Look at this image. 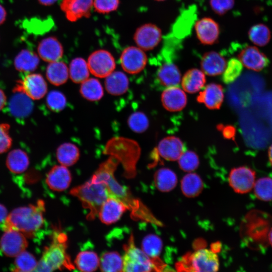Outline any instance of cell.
Instances as JSON below:
<instances>
[{"label": "cell", "mask_w": 272, "mask_h": 272, "mask_svg": "<svg viewBox=\"0 0 272 272\" xmlns=\"http://www.w3.org/2000/svg\"><path fill=\"white\" fill-rule=\"evenodd\" d=\"M119 163L116 158L110 156L100 165L93 176L106 184L109 197L121 201L130 212L133 219L154 221L151 212L141 201L134 197L127 187L121 185L115 179L114 172Z\"/></svg>", "instance_id": "6da1fadb"}, {"label": "cell", "mask_w": 272, "mask_h": 272, "mask_svg": "<svg viewBox=\"0 0 272 272\" xmlns=\"http://www.w3.org/2000/svg\"><path fill=\"white\" fill-rule=\"evenodd\" d=\"M44 211L45 203L42 200H38L36 205L15 209L8 215L2 228L4 231L17 230L26 237L31 238L44 223Z\"/></svg>", "instance_id": "7a4b0ae2"}, {"label": "cell", "mask_w": 272, "mask_h": 272, "mask_svg": "<svg viewBox=\"0 0 272 272\" xmlns=\"http://www.w3.org/2000/svg\"><path fill=\"white\" fill-rule=\"evenodd\" d=\"M67 240L64 232L56 229L53 232L51 242L44 248L35 271L74 270L75 266L67 252Z\"/></svg>", "instance_id": "3957f363"}, {"label": "cell", "mask_w": 272, "mask_h": 272, "mask_svg": "<svg viewBox=\"0 0 272 272\" xmlns=\"http://www.w3.org/2000/svg\"><path fill=\"white\" fill-rule=\"evenodd\" d=\"M242 228L244 240L250 248L261 250L269 246L272 216L268 213L259 210L250 211L244 219Z\"/></svg>", "instance_id": "277c9868"}, {"label": "cell", "mask_w": 272, "mask_h": 272, "mask_svg": "<svg viewBox=\"0 0 272 272\" xmlns=\"http://www.w3.org/2000/svg\"><path fill=\"white\" fill-rule=\"evenodd\" d=\"M141 148L135 141L122 138H114L108 141L105 148V154L116 158L121 163L123 176L132 179L137 175V164L141 155Z\"/></svg>", "instance_id": "5b68a950"}, {"label": "cell", "mask_w": 272, "mask_h": 272, "mask_svg": "<svg viewBox=\"0 0 272 272\" xmlns=\"http://www.w3.org/2000/svg\"><path fill=\"white\" fill-rule=\"evenodd\" d=\"M70 193L77 197L84 208L88 210V220H93L98 216L104 202L109 197L106 184L93 176L85 183L73 188Z\"/></svg>", "instance_id": "8992f818"}, {"label": "cell", "mask_w": 272, "mask_h": 272, "mask_svg": "<svg viewBox=\"0 0 272 272\" xmlns=\"http://www.w3.org/2000/svg\"><path fill=\"white\" fill-rule=\"evenodd\" d=\"M123 249L122 271H161L165 267V264L160 259H152L135 246L133 234H130Z\"/></svg>", "instance_id": "52a82bcc"}, {"label": "cell", "mask_w": 272, "mask_h": 272, "mask_svg": "<svg viewBox=\"0 0 272 272\" xmlns=\"http://www.w3.org/2000/svg\"><path fill=\"white\" fill-rule=\"evenodd\" d=\"M217 254L212 250L200 248L186 253L176 264L178 271H217L219 268Z\"/></svg>", "instance_id": "ba28073f"}, {"label": "cell", "mask_w": 272, "mask_h": 272, "mask_svg": "<svg viewBox=\"0 0 272 272\" xmlns=\"http://www.w3.org/2000/svg\"><path fill=\"white\" fill-rule=\"evenodd\" d=\"M13 92L23 93L32 100H39L47 93V85L41 74L30 73L17 81Z\"/></svg>", "instance_id": "9c48e42d"}, {"label": "cell", "mask_w": 272, "mask_h": 272, "mask_svg": "<svg viewBox=\"0 0 272 272\" xmlns=\"http://www.w3.org/2000/svg\"><path fill=\"white\" fill-rule=\"evenodd\" d=\"M90 72L98 78H106L115 68V61L112 54L104 49L93 51L87 61Z\"/></svg>", "instance_id": "30bf717a"}, {"label": "cell", "mask_w": 272, "mask_h": 272, "mask_svg": "<svg viewBox=\"0 0 272 272\" xmlns=\"http://www.w3.org/2000/svg\"><path fill=\"white\" fill-rule=\"evenodd\" d=\"M229 183L233 190L245 194L253 189L256 179L255 171L247 166L233 168L229 175Z\"/></svg>", "instance_id": "8fae6325"}, {"label": "cell", "mask_w": 272, "mask_h": 272, "mask_svg": "<svg viewBox=\"0 0 272 272\" xmlns=\"http://www.w3.org/2000/svg\"><path fill=\"white\" fill-rule=\"evenodd\" d=\"M162 38L161 29L152 23L140 26L133 35V40L137 46L144 51L154 49L160 43Z\"/></svg>", "instance_id": "7c38bea8"}, {"label": "cell", "mask_w": 272, "mask_h": 272, "mask_svg": "<svg viewBox=\"0 0 272 272\" xmlns=\"http://www.w3.org/2000/svg\"><path fill=\"white\" fill-rule=\"evenodd\" d=\"M120 62L122 69L130 74H137L145 67L147 63V56L138 46H128L122 51Z\"/></svg>", "instance_id": "4fadbf2b"}, {"label": "cell", "mask_w": 272, "mask_h": 272, "mask_svg": "<svg viewBox=\"0 0 272 272\" xmlns=\"http://www.w3.org/2000/svg\"><path fill=\"white\" fill-rule=\"evenodd\" d=\"M4 232L0 240V249L6 256L15 257L26 250L28 243L22 233L15 230Z\"/></svg>", "instance_id": "5bb4252c"}, {"label": "cell", "mask_w": 272, "mask_h": 272, "mask_svg": "<svg viewBox=\"0 0 272 272\" xmlns=\"http://www.w3.org/2000/svg\"><path fill=\"white\" fill-rule=\"evenodd\" d=\"M237 56L243 66L256 72L262 71L269 62L266 55L255 46H245Z\"/></svg>", "instance_id": "9a60e30c"}, {"label": "cell", "mask_w": 272, "mask_h": 272, "mask_svg": "<svg viewBox=\"0 0 272 272\" xmlns=\"http://www.w3.org/2000/svg\"><path fill=\"white\" fill-rule=\"evenodd\" d=\"M198 40L205 45H212L218 42L220 29L218 23L210 17L198 20L194 26Z\"/></svg>", "instance_id": "2e32d148"}, {"label": "cell", "mask_w": 272, "mask_h": 272, "mask_svg": "<svg viewBox=\"0 0 272 272\" xmlns=\"http://www.w3.org/2000/svg\"><path fill=\"white\" fill-rule=\"evenodd\" d=\"M93 2V0H62L60 6L66 19L74 22L90 16Z\"/></svg>", "instance_id": "e0dca14e"}, {"label": "cell", "mask_w": 272, "mask_h": 272, "mask_svg": "<svg viewBox=\"0 0 272 272\" xmlns=\"http://www.w3.org/2000/svg\"><path fill=\"white\" fill-rule=\"evenodd\" d=\"M72 175L67 167L55 165L47 173L45 182L48 187L54 191H63L70 185Z\"/></svg>", "instance_id": "ac0fdd59"}, {"label": "cell", "mask_w": 272, "mask_h": 272, "mask_svg": "<svg viewBox=\"0 0 272 272\" xmlns=\"http://www.w3.org/2000/svg\"><path fill=\"white\" fill-rule=\"evenodd\" d=\"M37 49L39 57L48 62L59 60L63 54V46L54 36H49L41 40Z\"/></svg>", "instance_id": "d6986e66"}, {"label": "cell", "mask_w": 272, "mask_h": 272, "mask_svg": "<svg viewBox=\"0 0 272 272\" xmlns=\"http://www.w3.org/2000/svg\"><path fill=\"white\" fill-rule=\"evenodd\" d=\"M126 210V207L121 201L109 197L102 204L98 216L102 223L110 225L117 222Z\"/></svg>", "instance_id": "ffe728a7"}, {"label": "cell", "mask_w": 272, "mask_h": 272, "mask_svg": "<svg viewBox=\"0 0 272 272\" xmlns=\"http://www.w3.org/2000/svg\"><path fill=\"white\" fill-rule=\"evenodd\" d=\"M161 102L163 107L169 111L176 112L182 110L186 105L187 97L180 88L169 87L162 93Z\"/></svg>", "instance_id": "44dd1931"}, {"label": "cell", "mask_w": 272, "mask_h": 272, "mask_svg": "<svg viewBox=\"0 0 272 272\" xmlns=\"http://www.w3.org/2000/svg\"><path fill=\"white\" fill-rule=\"evenodd\" d=\"M183 150V144L180 139L170 136L164 138L159 142L156 153L166 160L173 161L178 160Z\"/></svg>", "instance_id": "7402d4cb"}, {"label": "cell", "mask_w": 272, "mask_h": 272, "mask_svg": "<svg viewBox=\"0 0 272 272\" xmlns=\"http://www.w3.org/2000/svg\"><path fill=\"white\" fill-rule=\"evenodd\" d=\"M197 101L210 109H219L224 100L222 87L216 83L208 85L197 97Z\"/></svg>", "instance_id": "603a6c76"}, {"label": "cell", "mask_w": 272, "mask_h": 272, "mask_svg": "<svg viewBox=\"0 0 272 272\" xmlns=\"http://www.w3.org/2000/svg\"><path fill=\"white\" fill-rule=\"evenodd\" d=\"M227 63L221 54L215 51H210L202 55L200 66L202 71L206 75L215 76L223 74Z\"/></svg>", "instance_id": "cb8c5ba5"}, {"label": "cell", "mask_w": 272, "mask_h": 272, "mask_svg": "<svg viewBox=\"0 0 272 272\" xmlns=\"http://www.w3.org/2000/svg\"><path fill=\"white\" fill-rule=\"evenodd\" d=\"M10 98L9 108L12 115L17 118H25L31 114L33 108L32 99L23 93L14 92Z\"/></svg>", "instance_id": "d4e9b609"}, {"label": "cell", "mask_w": 272, "mask_h": 272, "mask_svg": "<svg viewBox=\"0 0 272 272\" xmlns=\"http://www.w3.org/2000/svg\"><path fill=\"white\" fill-rule=\"evenodd\" d=\"M39 61V57L35 52L24 49L16 56L14 64L16 70L19 72L31 73L37 68Z\"/></svg>", "instance_id": "484cf974"}, {"label": "cell", "mask_w": 272, "mask_h": 272, "mask_svg": "<svg viewBox=\"0 0 272 272\" xmlns=\"http://www.w3.org/2000/svg\"><path fill=\"white\" fill-rule=\"evenodd\" d=\"M105 78V88L110 94L120 95L124 94L128 90L129 81L123 72L113 71Z\"/></svg>", "instance_id": "4316f807"}, {"label": "cell", "mask_w": 272, "mask_h": 272, "mask_svg": "<svg viewBox=\"0 0 272 272\" xmlns=\"http://www.w3.org/2000/svg\"><path fill=\"white\" fill-rule=\"evenodd\" d=\"M157 78L164 86H175L180 82L181 73L176 65L171 61H167L158 69Z\"/></svg>", "instance_id": "83f0119b"}, {"label": "cell", "mask_w": 272, "mask_h": 272, "mask_svg": "<svg viewBox=\"0 0 272 272\" xmlns=\"http://www.w3.org/2000/svg\"><path fill=\"white\" fill-rule=\"evenodd\" d=\"M206 79L205 73L197 69L188 70L181 81L183 90L188 93H194L200 90L205 85Z\"/></svg>", "instance_id": "f1b7e54d"}, {"label": "cell", "mask_w": 272, "mask_h": 272, "mask_svg": "<svg viewBox=\"0 0 272 272\" xmlns=\"http://www.w3.org/2000/svg\"><path fill=\"white\" fill-rule=\"evenodd\" d=\"M6 163L7 168L11 172L20 174L28 168L29 159L27 154L23 150L14 149L9 153Z\"/></svg>", "instance_id": "f546056e"}, {"label": "cell", "mask_w": 272, "mask_h": 272, "mask_svg": "<svg viewBox=\"0 0 272 272\" xmlns=\"http://www.w3.org/2000/svg\"><path fill=\"white\" fill-rule=\"evenodd\" d=\"M69 76V69L63 61L59 60L51 62L47 66L46 78L53 85L60 86L64 84Z\"/></svg>", "instance_id": "4dcf8cb0"}, {"label": "cell", "mask_w": 272, "mask_h": 272, "mask_svg": "<svg viewBox=\"0 0 272 272\" xmlns=\"http://www.w3.org/2000/svg\"><path fill=\"white\" fill-rule=\"evenodd\" d=\"M154 183L156 188L162 192H169L173 189L177 183V177L172 170L161 168L155 173Z\"/></svg>", "instance_id": "1f68e13d"}, {"label": "cell", "mask_w": 272, "mask_h": 272, "mask_svg": "<svg viewBox=\"0 0 272 272\" xmlns=\"http://www.w3.org/2000/svg\"><path fill=\"white\" fill-rule=\"evenodd\" d=\"M56 156L60 165L66 167L71 166L79 160L80 156V150L75 144L65 143L57 148Z\"/></svg>", "instance_id": "d6a6232c"}, {"label": "cell", "mask_w": 272, "mask_h": 272, "mask_svg": "<svg viewBox=\"0 0 272 272\" xmlns=\"http://www.w3.org/2000/svg\"><path fill=\"white\" fill-rule=\"evenodd\" d=\"M203 184L200 176L189 172L185 175L181 181V189L183 194L188 197H194L202 190Z\"/></svg>", "instance_id": "836d02e7"}, {"label": "cell", "mask_w": 272, "mask_h": 272, "mask_svg": "<svg viewBox=\"0 0 272 272\" xmlns=\"http://www.w3.org/2000/svg\"><path fill=\"white\" fill-rule=\"evenodd\" d=\"M74 265L75 267L81 271H94L99 267V257L95 251H82L76 256Z\"/></svg>", "instance_id": "e575fe53"}, {"label": "cell", "mask_w": 272, "mask_h": 272, "mask_svg": "<svg viewBox=\"0 0 272 272\" xmlns=\"http://www.w3.org/2000/svg\"><path fill=\"white\" fill-rule=\"evenodd\" d=\"M99 267L102 271H122V257L116 251L104 252L99 258Z\"/></svg>", "instance_id": "d590c367"}, {"label": "cell", "mask_w": 272, "mask_h": 272, "mask_svg": "<svg viewBox=\"0 0 272 272\" xmlns=\"http://www.w3.org/2000/svg\"><path fill=\"white\" fill-rule=\"evenodd\" d=\"M80 91L84 98L91 101H98L104 95L101 84L97 79L94 78H88L83 82Z\"/></svg>", "instance_id": "8d00e7d4"}, {"label": "cell", "mask_w": 272, "mask_h": 272, "mask_svg": "<svg viewBox=\"0 0 272 272\" xmlns=\"http://www.w3.org/2000/svg\"><path fill=\"white\" fill-rule=\"evenodd\" d=\"M90 71L87 62L83 58H74L70 64L69 76L75 83H82L88 79Z\"/></svg>", "instance_id": "74e56055"}, {"label": "cell", "mask_w": 272, "mask_h": 272, "mask_svg": "<svg viewBox=\"0 0 272 272\" xmlns=\"http://www.w3.org/2000/svg\"><path fill=\"white\" fill-rule=\"evenodd\" d=\"M249 40L255 45L262 47L268 43L271 39L269 28L261 23L252 26L248 32Z\"/></svg>", "instance_id": "f35d334b"}, {"label": "cell", "mask_w": 272, "mask_h": 272, "mask_svg": "<svg viewBox=\"0 0 272 272\" xmlns=\"http://www.w3.org/2000/svg\"><path fill=\"white\" fill-rule=\"evenodd\" d=\"M38 261L35 256L24 250L15 257L12 271L20 272L35 271Z\"/></svg>", "instance_id": "ab89813d"}, {"label": "cell", "mask_w": 272, "mask_h": 272, "mask_svg": "<svg viewBox=\"0 0 272 272\" xmlns=\"http://www.w3.org/2000/svg\"><path fill=\"white\" fill-rule=\"evenodd\" d=\"M162 246V240L159 237L154 234H149L145 236L141 244L142 250L153 259H160L159 255Z\"/></svg>", "instance_id": "60d3db41"}, {"label": "cell", "mask_w": 272, "mask_h": 272, "mask_svg": "<svg viewBox=\"0 0 272 272\" xmlns=\"http://www.w3.org/2000/svg\"><path fill=\"white\" fill-rule=\"evenodd\" d=\"M252 190L258 199L263 201H272V178L264 176L256 179Z\"/></svg>", "instance_id": "b9f144b4"}, {"label": "cell", "mask_w": 272, "mask_h": 272, "mask_svg": "<svg viewBox=\"0 0 272 272\" xmlns=\"http://www.w3.org/2000/svg\"><path fill=\"white\" fill-rule=\"evenodd\" d=\"M243 66L238 58H231L227 63L226 68L223 73V82L226 84H230L235 81L241 75Z\"/></svg>", "instance_id": "7bdbcfd3"}, {"label": "cell", "mask_w": 272, "mask_h": 272, "mask_svg": "<svg viewBox=\"0 0 272 272\" xmlns=\"http://www.w3.org/2000/svg\"><path fill=\"white\" fill-rule=\"evenodd\" d=\"M180 168L185 172H191L198 167L199 161L197 155L193 151L183 152L178 159Z\"/></svg>", "instance_id": "ee69618b"}, {"label": "cell", "mask_w": 272, "mask_h": 272, "mask_svg": "<svg viewBox=\"0 0 272 272\" xmlns=\"http://www.w3.org/2000/svg\"><path fill=\"white\" fill-rule=\"evenodd\" d=\"M128 124L132 131L141 133L147 129L149 121L145 113L138 111L132 113L129 116L128 119Z\"/></svg>", "instance_id": "f6af8a7d"}, {"label": "cell", "mask_w": 272, "mask_h": 272, "mask_svg": "<svg viewBox=\"0 0 272 272\" xmlns=\"http://www.w3.org/2000/svg\"><path fill=\"white\" fill-rule=\"evenodd\" d=\"M46 102L48 108L51 111L59 112L66 106V99L63 93L58 91H51L48 94Z\"/></svg>", "instance_id": "bcb514c9"}, {"label": "cell", "mask_w": 272, "mask_h": 272, "mask_svg": "<svg viewBox=\"0 0 272 272\" xmlns=\"http://www.w3.org/2000/svg\"><path fill=\"white\" fill-rule=\"evenodd\" d=\"M48 20L32 18L24 21L23 26L26 30L34 34H40L47 31L50 26Z\"/></svg>", "instance_id": "7dc6e473"}, {"label": "cell", "mask_w": 272, "mask_h": 272, "mask_svg": "<svg viewBox=\"0 0 272 272\" xmlns=\"http://www.w3.org/2000/svg\"><path fill=\"white\" fill-rule=\"evenodd\" d=\"M119 3V0H93V7L97 13L106 14L116 11Z\"/></svg>", "instance_id": "c3c4849f"}, {"label": "cell", "mask_w": 272, "mask_h": 272, "mask_svg": "<svg viewBox=\"0 0 272 272\" xmlns=\"http://www.w3.org/2000/svg\"><path fill=\"white\" fill-rule=\"evenodd\" d=\"M10 126L8 123H0V154L8 151L12 145L10 134Z\"/></svg>", "instance_id": "681fc988"}, {"label": "cell", "mask_w": 272, "mask_h": 272, "mask_svg": "<svg viewBox=\"0 0 272 272\" xmlns=\"http://www.w3.org/2000/svg\"><path fill=\"white\" fill-rule=\"evenodd\" d=\"M235 4L234 0H210L211 9L218 15H223L231 10Z\"/></svg>", "instance_id": "f907efd6"}, {"label": "cell", "mask_w": 272, "mask_h": 272, "mask_svg": "<svg viewBox=\"0 0 272 272\" xmlns=\"http://www.w3.org/2000/svg\"><path fill=\"white\" fill-rule=\"evenodd\" d=\"M223 133L225 138L228 139H234L236 134V129L234 126L228 125L223 128Z\"/></svg>", "instance_id": "816d5d0a"}, {"label": "cell", "mask_w": 272, "mask_h": 272, "mask_svg": "<svg viewBox=\"0 0 272 272\" xmlns=\"http://www.w3.org/2000/svg\"><path fill=\"white\" fill-rule=\"evenodd\" d=\"M8 215L6 208L3 205L0 203V224H3Z\"/></svg>", "instance_id": "f5cc1de1"}, {"label": "cell", "mask_w": 272, "mask_h": 272, "mask_svg": "<svg viewBox=\"0 0 272 272\" xmlns=\"http://www.w3.org/2000/svg\"><path fill=\"white\" fill-rule=\"evenodd\" d=\"M7 13L5 8L0 4V25H2L7 19Z\"/></svg>", "instance_id": "db71d44e"}, {"label": "cell", "mask_w": 272, "mask_h": 272, "mask_svg": "<svg viewBox=\"0 0 272 272\" xmlns=\"http://www.w3.org/2000/svg\"><path fill=\"white\" fill-rule=\"evenodd\" d=\"M7 103V97L4 92L0 89V111L5 107Z\"/></svg>", "instance_id": "11a10c76"}, {"label": "cell", "mask_w": 272, "mask_h": 272, "mask_svg": "<svg viewBox=\"0 0 272 272\" xmlns=\"http://www.w3.org/2000/svg\"><path fill=\"white\" fill-rule=\"evenodd\" d=\"M57 0H38V2L44 6H50L53 5Z\"/></svg>", "instance_id": "9f6ffc18"}, {"label": "cell", "mask_w": 272, "mask_h": 272, "mask_svg": "<svg viewBox=\"0 0 272 272\" xmlns=\"http://www.w3.org/2000/svg\"><path fill=\"white\" fill-rule=\"evenodd\" d=\"M268 157L270 164L272 166V144L269 146L268 150Z\"/></svg>", "instance_id": "6f0895ef"}, {"label": "cell", "mask_w": 272, "mask_h": 272, "mask_svg": "<svg viewBox=\"0 0 272 272\" xmlns=\"http://www.w3.org/2000/svg\"><path fill=\"white\" fill-rule=\"evenodd\" d=\"M268 241L269 245L272 247V228L269 233Z\"/></svg>", "instance_id": "680465c9"}, {"label": "cell", "mask_w": 272, "mask_h": 272, "mask_svg": "<svg viewBox=\"0 0 272 272\" xmlns=\"http://www.w3.org/2000/svg\"><path fill=\"white\" fill-rule=\"evenodd\" d=\"M156 1H157V2H163V1H164L165 0H155Z\"/></svg>", "instance_id": "91938a15"}]
</instances>
